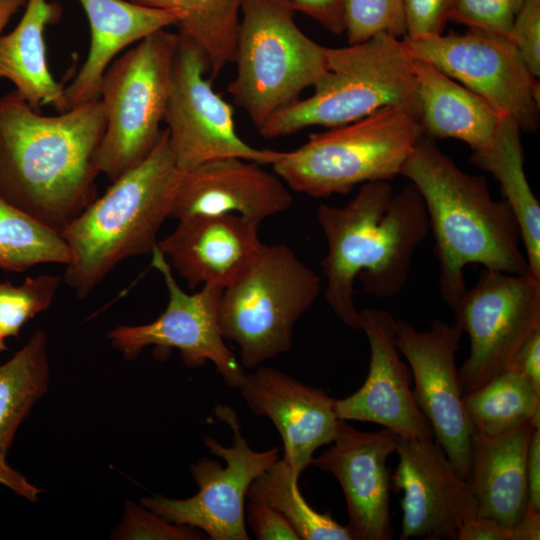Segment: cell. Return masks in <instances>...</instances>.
Here are the masks:
<instances>
[{"mask_svg":"<svg viewBox=\"0 0 540 540\" xmlns=\"http://www.w3.org/2000/svg\"><path fill=\"white\" fill-rule=\"evenodd\" d=\"M400 175L423 198L439 263V291L448 306L467 289L464 268L469 264L509 274L528 271L514 213L505 200L492 197L483 176L460 169L425 135Z\"/></svg>","mask_w":540,"mask_h":540,"instance_id":"3","label":"cell"},{"mask_svg":"<svg viewBox=\"0 0 540 540\" xmlns=\"http://www.w3.org/2000/svg\"><path fill=\"white\" fill-rule=\"evenodd\" d=\"M360 318L370 346L369 371L356 392L336 400L337 417L376 423L404 439L434 438L415 401L411 373L395 343L396 319L380 309H363Z\"/></svg>","mask_w":540,"mask_h":540,"instance_id":"18","label":"cell"},{"mask_svg":"<svg viewBox=\"0 0 540 540\" xmlns=\"http://www.w3.org/2000/svg\"><path fill=\"white\" fill-rule=\"evenodd\" d=\"M63 276L27 277L21 285L0 282V336L18 337L22 327L52 304Z\"/></svg>","mask_w":540,"mask_h":540,"instance_id":"32","label":"cell"},{"mask_svg":"<svg viewBox=\"0 0 540 540\" xmlns=\"http://www.w3.org/2000/svg\"><path fill=\"white\" fill-rule=\"evenodd\" d=\"M0 484L31 502L37 501L38 495L41 492L39 488L11 468L7 462L0 463Z\"/></svg>","mask_w":540,"mask_h":540,"instance_id":"43","label":"cell"},{"mask_svg":"<svg viewBox=\"0 0 540 540\" xmlns=\"http://www.w3.org/2000/svg\"><path fill=\"white\" fill-rule=\"evenodd\" d=\"M321 290L318 275L284 244L265 245L254 264L223 289L219 326L240 349L243 367L257 368L292 347L294 326Z\"/></svg>","mask_w":540,"mask_h":540,"instance_id":"8","label":"cell"},{"mask_svg":"<svg viewBox=\"0 0 540 540\" xmlns=\"http://www.w3.org/2000/svg\"><path fill=\"white\" fill-rule=\"evenodd\" d=\"M521 132L517 122L505 116L492 143L473 152L471 161L499 182L520 228L528 272L540 279V204L525 175Z\"/></svg>","mask_w":540,"mask_h":540,"instance_id":"26","label":"cell"},{"mask_svg":"<svg viewBox=\"0 0 540 540\" xmlns=\"http://www.w3.org/2000/svg\"><path fill=\"white\" fill-rule=\"evenodd\" d=\"M473 431L497 436L529 422L540 425V392L508 369L477 389L463 394Z\"/></svg>","mask_w":540,"mask_h":540,"instance_id":"29","label":"cell"},{"mask_svg":"<svg viewBox=\"0 0 540 540\" xmlns=\"http://www.w3.org/2000/svg\"><path fill=\"white\" fill-rule=\"evenodd\" d=\"M70 260L60 232L0 198V269L23 272L39 264L67 265Z\"/></svg>","mask_w":540,"mask_h":540,"instance_id":"31","label":"cell"},{"mask_svg":"<svg viewBox=\"0 0 540 540\" xmlns=\"http://www.w3.org/2000/svg\"><path fill=\"white\" fill-rule=\"evenodd\" d=\"M288 0H243L236 74L227 90L259 128L300 99L327 71L328 47L297 25Z\"/></svg>","mask_w":540,"mask_h":540,"instance_id":"7","label":"cell"},{"mask_svg":"<svg viewBox=\"0 0 540 540\" xmlns=\"http://www.w3.org/2000/svg\"><path fill=\"white\" fill-rule=\"evenodd\" d=\"M117 539L197 540L207 537L197 528L169 522L154 512L134 503L126 505L122 524L116 532Z\"/></svg>","mask_w":540,"mask_h":540,"instance_id":"35","label":"cell"},{"mask_svg":"<svg viewBox=\"0 0 540 540\" xmlns=\"http://www.w3.org/2000/svg\"><path fill=\"white\" fill-rule=\"evenodd\" d=\"M531 73L540 76V0H524L508 38Z\"/></svg>","mask_w":540,"mask_h":540,"instance_id":"37","label":"cell"},{"mask_svg":"<svg viewBox=\"0 0 540 540\" xmlns=\"http://www.w3.org/2000/svg\"><path fill=\"white\" fill-rule=\"evenodd\" d=\"M540 392V328L522 345L510 368Z\"/></svg>","mask_w":540,"mask_h":540,"instance_id":"40","label":"cell"},{"mask_svg":"<svg viewBox=\"0 0 540 540\" xmlns=\"http://www.w3.org/2000/svg\"><path fill=\"white\" fill-rule=\"evenodd\" d=\"M527 509L540 511V427L533 430L526 462Z\"/></svg>","mask_w":540,"mask_h":540,"instance_id":"41","label":"cell"},{"mask_svg":"<svg viewBox=\"0 0 540 540\" xmlns=\"http://www.w3.org/2000/svg\"><path fill=\"white\" fill-rule=\"evenodd\" d=\"M178 221L157 245L191 290L200 285L227 288L265 247L258 236L260 224L238 214L195 215Z\"/></svg>","mask_w":540,"mask_h":540,"instance_id":"21","label":"cell"},{"mask_svg":"<svg viewBox=\"0 0 540 540\" xmlns=\"http://www.w3.org/2000/svg\"><path fill=\"white\" fill-rule=\"evenodd\" d=\"M423 135L417 114L400 106L309 135L300 147L282 152L274 173L293 191L314 198L347 194L372 181H389Z\"/></svg>","mask_w":540,"mask_h":540,"instance_id":"6","label":"cell"},{"mask_svg":"<svg viewBox=\"0 0 540 540\" xmlns=\"http://www.w3.org/2000/svg\"><path fill=\"white\" fill-rule=\"evenodd\" d=\"M177 41L178 33L158 30L104 73L99 98L106 128L95 163L111 182L142 163L158 143Z\"/></svg>","mask_w":540,"mask_h":540,"instance_id":"9","label":"cell"},{"mask_svg":"<svg viewBox=\"0 0 540 540\" xmlns=\"http://www.w3.org/2000/svg\"><path fill=\"white\" fill-rule=\"evenodd\" d=\"M455 0H403L405 39L441 35L449 21Z\"/></svg>","mask_w":540,"mask_h":540,"instance_id":"36","label":"cell"},{"mask_svg":"<svg viewBox=\"0 0 540 540\" xmlns=\"http://www.w3.org/2000/svg\"><path fill=\"white\" fill-rule=\"evenodd\" d=\"M7 350L5 338L0 336V352Z\"/></svg>","mask_w":540,"mask_h":540,"instance_id":"46","label":"cell"},{"mask_svg":"<svg viewBox=\"0 0 540 540\" xmlns=\"http://www.w3.org/2000/svg\"><path fill=\"white\" fill-rule=\"evenodd\" d=\"M540 539V511L526 509L522 518L512 528V540Z\"/></svg>","mask_w":540,"mask_h":540,"instance_id":"44","label":"cell"},{"mask_svg":"<svg viewBox=\"0 0 540 540\" xmlns=\"http://www.w3.org/2000/svg\"><path fill=\"white\" fill-rule=\"evenodd\" d=\"M327 71L314 92L272 115L257 128L266 139L313 126L334 128L387 106L405 107L419 119L413 57L403 39L378 34L364 42L328 48Z\"/></svg>","mask_w":540,"mask_h":540,"instance_id":"5","label":"cell"},{"mask_svg":"<svg viewBox=\"0 0 540 540\" xmlns=\"http://www.w3.org/2000/svg\"><path fill=\"white\" fill-rule=\"evenodd\" d=\"M216 415L232 429V443L224 446L212 437H205L204 444L225 464L200 459L190 467L198 486L195 495L187 499L145 497L142 506L169 522L195 527L211 540H248L245 504L249 487L279 459V449L253 450L243 437L238 416L231 407L218 406Z\"/></svg>","mask_w":540,"mask_h":540,"instance_id":"11","label":"cell"},{"mask_svg":"<svg viewBox=\"0 0 540 540\" xmlns=\"http://www.w3.org/2000/svg\"><path fill=\"white\" fill-rule=\"evenodd\" d=\"M524 0H455L449 21L470 30L509 38L514 18Z\"/></svg>","mask_w":540,"mask_h":540,"instance_id":"34","label":"cell"},{"mask_svg":"<svg viewBox=\"0 0 540 540\" xmlns=\"http://www.w3.org/2000/svg\"><path fill=\"white\" fill-rule=\"evenodd\" d=\"M245 520L258 540H300L287 519L274 507L254 498H247Z\"/></svg>","mask_w":540,"mask_h":540,"instance_id":"38","label":"cell"},{"mask_svg":"<svg viewBox=\"0 0 540 540\" xmlns=\"http://www.w3.org/2000/svg\"><path fill=\"white\" fill-rule=\"evenodd\" d=\"M290 188L261 164L226 157L182 171L170 218L234 213L258 224L287 210Z\"/></svg>","mask_w":540,"mask_h":540,"instance_id":"20","label":"cell"},{"mask_svg":"<svg viewBox=\"0 0 540 540\" xmlns=\"http://www.w3.org/2000/svg\"><path fill=\"white\" fill-rule=\"evenodd\" d=\"M397 438L386 428L365 432L340 419L330 448L311 461V465L331 473L339 482L352 540L393 538L387 460L396 451Z\"/></svg>","mask_w":540,"mask_h":540,"instance_id":"17","label":"cell"},{"mask_svg":"<svg viewBox=\"0 0 540 540\" xmlns=\"http://www.w3.org/2000/svg\"><path fill=\"white\" fill-rule=\"evenodd\" d=\"M413 67L423 135L463 141L473 152L487 148L505 116L431 63L413 58Z\"/></svg>","mask_w":540,"mask_h":540,"instance_id":"24","label":"cell"},{"mask_svg":"<svg viewBox=\"0 0 540 540\" xmlns=\"http://www.w3.org/2000/svg\"><path fill=\"white\" fill-rule=\"evenodd\" d=\"M317 220L328 247L322 261L326 301L345 325L361 330L355 280L378 298L402 290L430 230L423 198L411 182L397 193L389 181L367 182L345 206L320 204Z\"/></svg>","mask_w":540,"mask_h":540,"instance_id":"2","label":"cell"},{"mask_svg":"<svg viewBox=\"0 0 540 540\" xmlns=\"http://www.w3.org/2000/svg\"><path fill=\"white\" fill-rule=\"evenodd\" d=\"M300 475L283 459L275 461L249 487L247 498L263 501L277 509L300 540H352L346 526L329 512L313 509L300 493Z\"/></svg>","mask_w":540,"mask_h":540,"instance_id":"30","label":"cell"},{"mask_svg":"<svg viewBox=\"0 0 540 540\" xmlns=\"http://www.w3.org/2000/svg\"><path fill=\"white\" fill-rule=\"evenodd\" d=\"M49 382L48 341L38 330L7 362L0 365V463L15 433Z\"/></svg>","mask_w":540,"mask_h":540,"instance_id":"28","label":"cell"},{"mask_svg":"<svg viewBox=\"0 0 540 540\" xmlns=\"http://www.w3.org/2000/svg\"><path fill=\"white\" fill-rule=\"evenodd\" d=\"M106 128L99 99L42 115L16 91L0 98V198L61 231L96 198Z\"/></svg>","mask_w":540,"mask_h":540,"instance_id":"1","label":"cell"},{"mask_svg":"<svg viewBox=\"0 0 540 540\" xmlns=\"http://www.w3.org/2000/svg\"><path fill=\"white\" fill-rule=\"evenodd\" d=\"M238 389L254 414L272 421L282 438V459L299 475L311 465L314 452L334 440L340 419L336 399L324 390L265 366L246 374Z\"/></svg>","mask_w":540,"mask_h":540,"instance_id":"19","label":"cell"},{"mask_svg":"<svg viewBox=\"0 0 540 540\" xmlns=\"http://www.w3.org/2000/svg\"><path fill=\"white\" fill-rule=\"evenodd\" d=\"M181 174L163 129L150 155L61 231L71 254L63 282L78 297L85 298L120 261L151 254Z\"/></svg>","mask_w":540,"mask_h":540,"instance_id":"4","label":"cell"},{"mask_svg":"<svg viewBox=\"0 0 540 540\" xmlns=\"http://www.w3.org/2000/svg\"><path fill=\"white\" fill-rule=\"evenodd\" d=\"M399 457L391 485L403 492L400 539L458 540L477 515L466 478L430 439L397 438Z\"/></svg>","mask_w":540,"mask_h":540,"instance_id":"16","label":"cell"},{"mask_svg":"<svg viewBox=\"0 0 540 540\" xmlns=\"http://www.w3.org/2000/svg\"><path fill=\"white\" fill-rule=\"evenodd\" d=\"M295 12L310 17L326 30L340 35L345 32L346 0H288Z\"/></svg>","mask_w":540,"mask_h":540,"instance_id":"39","label":"cell"},{"mask_svg":"<svg viewBox=\"0 0 540 540\" xmlns=\"http://www.w3.org/2000/svg\"><path fill=\"white\" fill-rule=\"evenodd\" d=\"M470 341L459 371L463 394L508 370L525 341L540 328V279L484 268L476 284L451 307Z\"/></svg>","mask_w":540,"mask_h":540,"instance_id":"10","label":"cell"},{"mask_svg":"<svg viewBox=\"0 0 540 540\" xmlns=\"http://www.w3.org/2000/svg\"><path fill=\"white\" fill-rule=\"evenodd\" d=\"M27 0H0V36L12 16L20 7L26 4Z\"/></svg>","mask_w":540,"mask_h":540,"instance_id":"45","label":"cell"},{"mask_svg":"<svg viewBox=\"0 0 540 540\" xmlns=\"http://www.w3.org/2000/svg\"><path fill=\"white\" fill-rule=\"evenodd\" d=\"M403 41L413 58L425 60L476 93L521 131L540 123V84L505 37L468 30Z\"/></svg>","mask_w":540,"mask_h":540,"instance_id":"13","label":"cell"},{"mask_svg":"<svg viewBox=\"0 0 540 540\" xmlns=\"http://www.w3.org/2000/svg\"><path fill=\"white\" fill-rule=\"evenodd\" d=\"M529 422L497 436L472 432L471 460L466 478L478 515L512 529L528 502L526 462L533 430Z\"/></svg>","mask_w":540,"mask_h":540,"instance_id":"22","label":"cell"},{"mask_svg":"<svg viewBox=\"0 0 540 540\" xmlns=\"http://www.w3.org/2000/svg\"><path fill=\"white\" fill-rule=\"evenodd\" d=\"M344 24L348 44L361 43L378 34L403 39V0H346Z\"/></svg>","mask_w":540,"mask_h":540,"instance_id":"33","label":"cell"},{"mask_svg":"<svg viewBox=\"0 0 540 540\" xmlns=\"http://www.w3.org/2000/svg\"><path fill=\"white\" fill-rule=\"evenodd\" d=\"M61 6L49 0H27L15 28L0 36V79L15 85V90L35 110L52 105L68 110L65 87L51 74L46 56L45 30L59 21Z\"/></svg>","mask_w":540,"mask_h":540,"instance_id":"25","label":"cell"},{"mask_svg":"<svg viewBox=\"0 0 540 540\" xmlns=\"http://www.w3.org/2000/svg\"><path fill=\"white\" fill-rule=\"evenodd\" d=\"M78 1L88 18L90 47L86 61L65 87L68 109L99 99L104 73L124 48L177 23L172 12L129 0Z\"/></svg>","mask_w":540,"mask_h":540,"instance_id":"23","label":"cell"},{"mask_svg":"<svg viewBox=\"0 0 540 540\" xmlns=\"http://www.w3.org/2000/svg\"><path fill=\"white\" fill-rule=\"evenodd\" d=\"M206 72L209 62L203 51L178 33L164 116L177 167L187 171L226 157L272 165L282 152L252 147L238 135L232 106L213 89Z\"/></svg>","mask_w":540,"mask_h":540,"instance_id":"12","label":"cell"},{"mask_svg":"<svg viewBox=\"0 0 540 540\" xmlns=\"http://www.w3.org/2000/svg\"><path fill=\"white\" fill-rule=\"evenodd\" d=\"M462 334L456 324L439 319L427 330L396 320L395 343L410 366L415 401L432 428L434 440L467 478L473 429L463 406L456 365Z\"/></svg>","mask_w":540,"mask_h":540,"instance_id":"15","label":"cell"},{"mask_svg":"<svg viewBox=\"0 0 540 540\" xmlns=\"http://www.w3.org/2000/svg\"><path fill=\"white\" fill-rule=\"evenodd\" d=\"M151 254L152 266L161 273L168 290L167 307L148 324L114 328L108 333L111 344L127 359H134L151 345L175 348L187 366L200 367L210 361L228 386L239 388L246 374L224 343L219 326L223 288L203 285L198 292L188 294L178 285L158 245Z\"/></svg>","mask_w":540,"mask_h":540,"instance_id":"14","label":"cell"},{"mask_svg":"<svg viewBox=\"0 0 540 540\" xmlns=\"http://www.w3.org/2000/svg\"><path fill=\"white\" fill-rule=\"evenodd\" d=\"M458 540H512V529L495 519L477 515L461 529Z\"/></svg>","mask_w":540,"mask_h":540,"instance_id":"42","label":"cell"},{"mask_svg":"<svg viewBox=\"0 0 540 540\" xmlns=\"http://www.w3.org/2000/svg\"><path fill=\"white\" fill-rule=\"evenodd\" d=\"M177 16L179 33L190 38L209 62L213 81L235 58L243 0H129Z\"/></svg>","mask_w":540,"mask_h":540,"instance_id":"27","label":"cell"}]
</instances>
